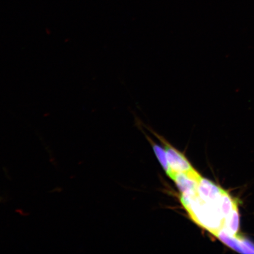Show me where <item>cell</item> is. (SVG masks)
Segmentation results:
<instances>
[{
	"label": "cell",
	"mask_w": 254,
	"mask_h": 254,
	"mask_svg": "<svg viewBox=\"0 0 254 254\" xmlns=\"http://www.w3.org/2000/svg\"><path fill=\"white\" fill-rule=\"evenodd\" d=\"M176 183L182 194L195 196L198 195V187L202 177L193 169L187 173L172 172L170 177Z\"/></svg>",
	"instance_id": "6da1fadb"
},
{
	"label": "cell",
	"mask_w": 254,
	"mask_h": 254,
	"mask_svg": "<svg viewBox=\"0 0 254 254\" xmlns=\"http://www.w3.org/2000/svg\"><path fill=\"white\" fill-rule=\"evenodd\" d=\"M157 138L163 142L167 152L168 163H169L172 172L187 173L192 171L194 168L191 166L186 157L175 148L169 143L165 140L164 138L152 131Z\"/></svg>",
	"instance_id": "7a4b0ae2"
},
{
	"label": "cell",
	"mask_w": 254,
	"mask_h": 254,
	"mask_svg": "<svg viewBox=\"0 0 254 254\" xmlns=\"http://www.w3.org/2000/svg\"><path fill=\"white\" fill-rule=\"evenodd\" d=\"M147 138L150 141L152 148H153L154 153L156 155V157L159 162H160L162 167L166 171L167 176L170 177L171 173H172V171H171L169 163H168L166 151L152 141L148 136H147Z\"/></svg>",
	"instance_id": "3957f363"
}]
</instances>
